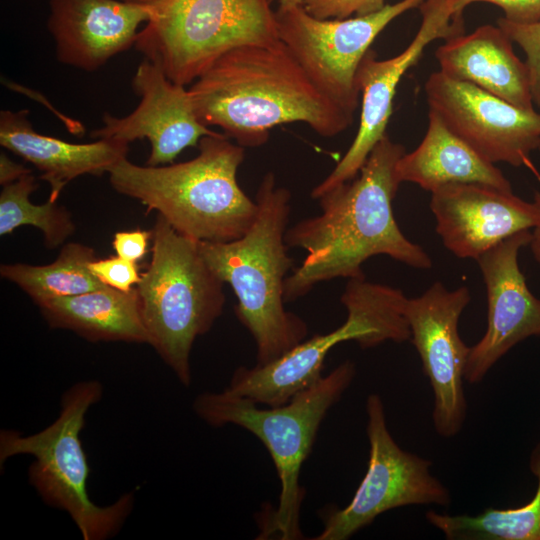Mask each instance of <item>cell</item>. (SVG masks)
<instances>
[{
	"label": "cell",
	"mask_w": 540,
	"mask_h": 540,
	"mask_svg": "<svg viewBox=\"0 0 540 540\" xmlns=\"http://www.w3.org/2000/svg\"><path fill=\"white\" fill-rule=\"evenodd\" d=\"M404 153L403 145L385 135L354 179L317 199L319 215L287 229L288 248L304 249L307 255L285 280L286 303L321 282L365 275L363 263L377 255L416 269L432 267L429 254L402 233L393 213L392 203L401 184L395 167Z\"/></svg>",
	"instance_id": "cell-1"
},
{
	"label": "cell",
	"mask_w": 540,
	"mask_h": 540,
	"mask_svg": "<svg viewBox=\"0 0 540 540\" xmlns=\"http://www.w3.org/2000/svg\"><path fill=\"white\" fill-rule=\"evenodd\" d=\"M188 91L198 120L244 148L265 144L272 128L293 122L333 137L354 117L315 85L281 40L228 51Z\"/></svg>",
	"instance_id": "cell-2"
},
{
	"label": "cell",
	"mask_w": 540,
	"mask_h": 540,
	"mask_svg": "<svg viewBox=\"0 0 540 540\" xmlns=\"http://www.w3.org/2000/svg\"><path fill=\"white\" fill-rule=\"evenodd\" d=\"M198 155L185 162L140 166L127 158L110 169L113 189L156 211L195 241L229 242L253 224L258 206L237 181L244 147L223 134L202 137Z\"/></svg>",
	"instance_id": "cell-3"
},
{
	"label": "cell",
	"mask_w": 540,
	"mask_h": 540,
	"mask_svg": "<svg viewBox=\"0 0 540 540\" xmlns=\"http://www.w3.org/2000/svg\"><path fill=\"white\" fill-rule=\"evenodd\" d=\"M290 200V191L268 172L256 192L257 216L242 237L197 241L207 264L237 298L235 314L255 341L257 365L277 359L308 334L305 321L285 308V280L293 266L285 242Z\"/></svg>",
	"instance_id": "cell-4"
},
{
	"label": "cell",
	"mask_w": 540,
	"mask_h": 540,
	"mask_svg": "<svg viewBox=\"0 0 540 540\" xmlns=\"http://www.w3.org/2000/svg\"><path fill=\"white\" fill-rule=\"evenodd\" d=\"M224 284L203 258L197 241L178 233L157 214L151 260L136 289L148 345L186 387L192 380L193 343L223 312Z\"/></svg>",
	"instance_id": "cell-5"
},
{
	"label": "cell",
	"mask_w": 540,
	"mask_h": 540,
	"mask_svg": "<svg viewBox=\"0 0 540 540\" xmlns=\"http://www.w3.org/2000/svg\"><path fill=\"white\" fill-rule=\"evenodd\" d=\"M355 374L354 363L346 360L286 404L266 409L226 389L195 398L193 410L200 419L213 427L232 424L246 429L265 445L274 462L281 489L272 524L262 535L277 532L283 540L301 538L299 520L305 496L299 483L301 467L321 422Z\"/></svg>",
	"instance_id": "cell-6"
},
{
	"label": "cell",
	"mask_w": 540,
	"mask_h": 540,
	"mask_svg": "<svg viewBox=\"0 0 540 540\" xmlns=\"http://www.w3.org/2000/svg\"><path fill=\"white\" fill-rule=\"evenodd\" d=\"M103 395L97 380L73 384L61 398L57 418L43 430L23 435L16 430L0 432V466L11 457L31 455L28 481L42 501L66 512L84 540H105L122 528L134 506L133 493H126L108 506L89 497V465L80 434L91 406Z\"/></svg>",
	"instance_id": "cell-7"
},
{
	"label": "cell",
	"mask_w": 540,
	"mask_h": 540,
	"mask_svg": "<svg viewBox=\"0 0 540 540\" xmlns=\"http://www.w3.org/2000/svg\"><path fill=\"white\" fill-rule=\"evenodd\" d=\"M146 7L135 48L167 77L192 84L219 57L280 41L273 0H123Z\"/></svg>",
	"instance_id": "cell-8"
},
{
	"label": "cell",
	"mask_w": 540,
	"mask_h": 540,
	"mask_svg": "<svg viewBox=\"0 0 540 540\" xmlns=\"http://www.w3.org/2000/svg\"><path fill=\"white\" fill-rule=\"evenodd\" d=\"M368 468L353 498L342 509L324 513L316 540H345L379 515L399 507L451 503L449 489L431 471V461L402 449L391 435L381 397L366 399Z\"/></svg>",
	"instance_id": "cell-9"
},
{
	"label": "cell",
	"mask_w": 540,
	"mask_h": 540,
	"mask_svg": "<svg viewBox=\"0 0 540 540\" xmlns=\"http://www.w3.org/2000/svg\"><path fill=\"white\" fill-rule=\"evenodd\" d=\"M424 0H401L381 10L343 19H320L303 5L275 10L279 39L315 85L351 115L359 103L356 75L377 36L395 18L420 7Z\"/></svg>",
	"instance_id": "cell-10"
},
{
	"label": "cell",
	"mask_w": 540,
	"mask_h": 540,
	"mask_svg": "<svg viewBox=\"0 0 540 540\" xmlns=\"http://www.w3.org/2000/svg\"><path fill=\"white\" fill-rule=\"evenodd\" d=\"M470 301L466 286L449 290L436 281L420 296L408 298L405 306L410 339L434 394L433 426L444 438L461 431L467 414L463 381L470 347L458 325Z\"/></svg>",
	"instance_id": "cell-11"
},
{
	"label": "cell",
	"mask_w": 540,
	"mask_h": 540,
	"mask_svg": "<svg viewBox=\"0 0 540 540\" xmlns=\"http://www.w3.org/2000/svg\"><path fill=\"white\" fill-rule=\"evenodd\" d=\"M429 110L488 161L527 165L540 146V113L519 108L440 71L424 85Z\"/></svg>",
	"instance_id": "cell-12"
},
{
	"label": "cell",
	"mask_w": 540,
	"mask_h": 540,
	"mask_svg": "<svg viewBox=\"0 0 540 540\" xmlns=\"http://www.w3.org/2000/svg\"><path fill=\"white\" fill-rule=\"evenodd\" d=\"M419 8L422 13L421 26L400 54L379 60L375 52L369 49L361 60L356 75L361 96L357 134L331 173L313 188V199L358 175L372 149L387 135L393 99L401 78L418 62L427 45L436 39L447 40L463 33V21L455 19L442 0H424Z\"/></svg>",
	"instance_id": "cell-13"
},
{
	"label": "cell",
	"mask_w": 540,
	"mask_h": 540,
	"mask_svg": "<svg viewBox=\"0 0 540 540\" xmlns=\"http://www.w3.org/2000/svg\"><path fill=\"white\" fill-rule=\"evenodd\" d=\"M531 230L518 232L475 261L487 294V328L470 347L464 379L476 384L513 347L540 333V299L530 291L519 266V253L529 245Z\"/></svg>",
	"instance_id": "cell-14"
},
{
	"label": "cell",
	"mask_w": 540,
	"mask_h": 540,
	"mask_svg": "<svg viewBox=\"0 0 540 540\" xmlns=\"http://www.w3.org/2000/svg\"><path fill=\"white\" fill-rule=\"evenodd\" d=\"M132 88L140 97L138 106L124 117L105 113L103 126L93 130V139L114 138L127 143L148 139V166L173 163L186 148L216 132L197 118L188 89L170 80L161 66L147 58L138 65Z\"/></svg>",
	"instance_id": "cell-15"
},
{
	"label": "cell",
	"mask_w": 540,
	"mask_h": 540,
	"mask_svg": "<svg viewBox=\"0 0 540 540\" xmlns=\"http://www.w3.org/2000/svg\"><path fill=\"white\" fill-rule=\"evenodd\" d=\"M430 209L444 247L476 260L510 236L532 230L539 217L534 202L480 183H456L431 192Z\"/></svg>",
	"instance_id": "cell-16"
},
{
	"label": "cell",
	"mask_w": 540,
	"mask_h": 540,
	"mask_svg": "<svg viewBox=\"0 0 540 540\" xmlns=\"http://www.w3.org/2000/svg\"><path fill=\"white\" fill-rule=\"evenodd\" d=\"M149 17L123 0H49L47 28L60 63L92 72L134 46Z\"/></svg>",
	"instance_id": "cell-17"
},
{
	"label": "cell",
	"mask_w": 540,
	"mask_h": 540,
	"mask_svg": "<svg viewBox=\"0 0 540 540\" xmlns=\"http://www.w3.org/2000/svg\"><path fill=\"white\" fill-rule=\"evenodd\" d=\"M346 311L345 322L335 330L303 340L267 364L236 368L226 390L256 404L281 406L322 377L324 360L337 344L355 341L362 348L378 346V332L369 315L358 307Z\"/></svg>",
	"instance_id": "cell-18"
},
{
	"label": "cell",
	"mask_w": 540,
	"mask_h": 540,
	"mask_svg": "<svg viewBox=\"0 0 540 540\" xmlns=\"http://www.w3.org/2000/svg\"><path fill=\"white\" fill-rule=\"evenodd\" d=\"M0 144L41 172V179L50 185L52 202L70 181L108 173L127 158L129 150V143L114 138L78 144L40 134L33 129L27 109L0 112Z\"/></svg>",
	"instance_id": "cell-19"
},
{
	"label": "cell",
	"mask_w": 540,
	"mask_h": 540,
	"mask_svg": "<svg viewBox=\"0 0 540 540\" xmlns=\"http://www.w3.org/2000/svg\"><path fill=\"white\" fill-rule=\"evenodd\" d=\"M440 72L522 109H534L529 71L513 42L497 25H482L470 34L451 37L435 51Z\"/></svg>",
	"instance_id": "cell-20"
},
{
	"label": "cell",
	"mask_w": 540,
	"mask_h": 540,
	"mask_svg": "<svg viewBox=\"0 0 540 540\" xmlns=\"http://www.w3.org/2000/svg\"><path fill=\"white\" fill-rule=\"evenodd\" d=\"M400 183H414L429 191L456 183H480L512 190L503 172L454 134L433 111L420 144L404 153L395 167Z\"/></svg>",
	"instance_id": "cell-21"
},
{
	"label": "cell",
	"mask_w": 540,
	"mask_h": 540,
	"mask_svg": "<svg viewBox=\"0 0 540 540\" xmlns=\"http://www.w3.org/2000/svg\"><path fill=\"white\" fill-rule=\"evenodd\" d=\"M36 305L51 328L70 330L89 342L149 344L136 287L120 291L104 286Z\"/></svg>",
	"instance_id": "cell-22"
},
{
	"label": "cell",
	"mask_w": 540,
	"mask_h": 540,
	"mask_svg": "<svg viewBox=\"0 0 540 540\" xmlns=\"http://www.w3.org/2000/svg\"><path fill=\"white\" fill-rule=\"evenodd\" d=\"M529 469L537 487L531 500L523 505L488 508L477 515L430 510L425 518L449 540H540V441L531 450Z\"/></svg>",
	"instance_id": "cell-23"
},
{
	"label": "cell",
	"mask_w": 540,
	"mask_h": 540,
	"mask_svg": "<svg viewBox=\"0 0 540 540\" xmlns=\"http://www.w3.org/2000/svg\"><path fill=\"white\" fill-rule=\"evenodd\" d=\"M95 259L92 247L70 242L62 246L57 259L51 264H2L0 274L16 284L36 304L42 300L79 295L106 286L89 269V263Z\"/></svg>",
	"instance_id": "cell-24"
},
{
	"label": "cell",
	"mask_w": 540,
	"mask_h": 540,
	"mask_svg": "<svg viewBox=\"0 0 540 540\" xmlns=\"http://www.w3.org/2000/svg\"><path fill=\"white\" fill-rule=\"evenodd\" d=\"M37 186L32 173L3 186L0 194V235L31 225L42 232L45 247L54 249L74 233L75 224L69 211L56 202L47 200L44 204H33L30 195Z\"/></svg>",
	"instance_id": "cell-25"
},
{
	"label": "cell",
	"mask_w": 540,
	"mask_h": 540,
	"mask_svg": "<svg viewBox=\"0 0 540 540\" xmlns=\"http://www.w3.org/2000/svg\"><path fill=\"white\" fill-rule=\"evenodd\" d=\"M497 25L524 52L533 101L540 106V19L531 24H516L502 17Z\"/></svg>",
	"instance_id": "cell-26"
},
{
	"label": "cell",
	"mask_w": 540,
	"mask_h": 540,
	"mask_svg": "<svg viewBox=\"0 0 540 540\" xmlns=\"http://www.w3.org/2000/svg\"><path fill=\"white\" fill-rule=\"evenodd\" d=\"M89 269L104 285L120 291H130L141 278L137 264L119 256L95 259Z\"/></svg>",
	"instance_id": "cell-27"
},
{
	"label": "cell",
	"mask_w": 540,
	"mask_h": 540,
	"mask_svg": "<svg viewBox=\"0 0 540 540\" xmlns=\"http://www.w3.org/2000/svg\"><path fill=\"white\" fill-rule=\"evenodd\" d=\"M452 15L462 19L464 9L476 2L494 4L504 11V18L516 24H531L540 19V0H444Z\"/></svg>",
	"instance_id": "cell-28"
},
{
	"label": "cell",
	"mask_w": 540,
	"mask_h": 540,
	"mask_svg": "<svg viewBox=\"0 0 540 540\" xmlns=\"http://www.w3.org/2000/svg\"><path fill=\"white\" fill-rule=\"evenodd\" d=\"M385 0H304V8L320 19L362 16L381 10Z\"/></svg>",
	"instance_id": "cell-29"
},
{
	"label": "cell",
	"mask_w": 540,
	"mask_h": 540,
	"mask_svg": "<svg viewBox=\"0 0 540 540\" xmlns=\"http://www.w3.org/2000/svg\"><path fill=\"white\" fill-rule=\"evenodd\" d=\"M152 230L135 229L114 234L112 246L117 256L137 263L147 253Z\"/></svg>",
	"instance_id": "cell-30"
},
{
	"label": "cell",
	"mask_w": 540,
	"mask_h": 540,
	"mask_svg": "<svg viewBox=\"0 0 540 540\" xmlns=\"http://www.w3.org/2000/svg\"><path fill=\"white\" fill-rule=\"evenodd\" d=\"M29 173H31L29 168L13 161L3 152L0 154V184L2 186L11 184Z\"/></svg>",
	"instance_id": "cell-31"
},
{
	"label": "cell",
	"mask_w": 540,
	"mask_h": 540,
	"mask_svg": "<svg viewBox=\"0 0 540 540\" xmlns=\"http://www.w3.org/2000/svg\"><path fill=\"white\" fill-rule=\"evenodd\" d=\"M533 202L538 208L539 217L536 226L531 230V239L529 242V247L533 258L536 263L540 266V192L535 191L533 196Z\"/></svg>",
	"instance_id": "cell-32"
},
{
	"label": "cell",
	"mask_w": 540,
	"mask_h": 540,
	"mask_svg": "<svg viewBox=\"0 0 540 540\" xmlns=\"http://www.w3.org/2000/svg\"><path fill=\"white\" fill-rule=\"evenodd\" d=\"M279 5H303L304 0H278Z\"/></svg>",
	"instance_id": "cell-33"
},
{
	"label": "cell",
	"mask_w": 540,
	"mask_h": 540,
	"mask_svg": "<svg viewBox=\"0 0 540 540\" xmlns=\"http://www.w3.org/2000/svg\"><path fill=\"white\" fill-rule=\"evenodd\" d=\"M539 153H540V146H539V149H538Z\"/></svg>",
	"instance_id": "cell-34"
},
{
	"label": "cell",
	"mask_w": 540,
	"mask_h": 540,
	"mask_svg": "<svg viewBox=\"0 0 540 540\" xmlns=\"http://www.w3.org/2000/svg\"><path fill=\"white\" fill-rule=\"evenodd\" d=\"M538 337H540V333H539V336H538Z\"/></svg>",
	"instance_id": "cell-35"
}]
</instances>
